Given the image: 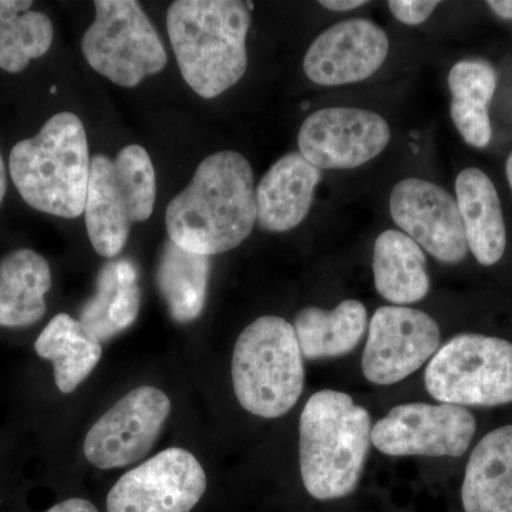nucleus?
<instances>
[{
    "mask_svg": "<svg viewBox=\"0 0 512 512\" xmlns=\"http://www.w3.org/2000/svg\"><path fill=\"white\" fill-rule=\"evenodd\" d=\"M255 222L254 171L237 151H220L205 158L188 187L165 211L171 241L204 256L239 247L251 235Z\"/></svg>",
    "mask_w": 512,
    "mask_h": 512,
    "instance_id": "1",
    "label": "nucleus"
},
{
    "mask_svg": "<svg viewBox=\"0 0 512 512\" xmlns=\"http://www.w3.org/2000/svg\"><path fill=\"white\" fill-rule=\"evenodd\" d=\"M251 13L238 0H177L167 29L185 82L198 96L214 99L244 77Z\"/></svg>",
    "mask_w": 512,
    "mask_h": 512,
    "instance_id": "2",
    "label": "nucleus"
},
{
    "mask_svg": "<svg viewBox=\"0 0 512 512\" xmlns=\"http://www.w3.org/2000/svg\"><path fill=\"white\" fill-rule=\"evenodd\" d=\"M372 417L349 394H312L299 419V463L306 491L338 500L356 490L372 444Z\"/></svg>",
    "mask_w": 512,
    "mask_h": 512,
    "instance_id": "3",
    "label": "nucleus"
},
{
    "mask_svg": "<svg viewBox=\"0 0 512 512\" xmlns=\"http://www.w3.org/2000/svg\"><path fill=\"white\" fill-rule=\"evenodd\" d=\"M86 128L76 114L57 113L37 136L10 151L9 171L30 207L74 220L84 214L90 178Z\"/></svg>",
    "mask_w": 512,
    "mask_h": 512,
    "instance_id": "4",
    "label": "nucleus"
},
{
    "mask_svg": "<svg viewBox=\"0 0 512 512\" xmlns=\"http://www.w3.org/2000/svg\"><path fill=\"white\" fill-rule=\"evenodd\" d=\"M232 384L239 404L264 419L284 416L301 399L303 355L291 323L266 315L244 329L232 355Z\"/></svg>",
    "mask_w": 512,
    "mask_h": 512,
    "instance_id": "5",
    "label": "nucleus"
},
{
    "mask_svg": "<svg viewBox=\"0 0 512 512\" xmlns=\"http://www.w3.org/2000/svg\"><path fill=\"white\" fill-rule=\"evenodd\" d=\"M156 198V170L146 148L130 144L114 160L106 154L93 156L84 217L97 254L116 258L131 227L151 217Z\"/></svg>",
    "mask_w": 512,
    "mask_h": 512,
    "instance_id": "6",
    "label": "nucleus"
},
{
    "mask_svg": "<svg viewBox=\"0 0 512 512\" xmlns=\"http://www.w3.org/2000/svg\"><path fill=\"white\" fill-rule=\"evenodd\" d=\"M424 384L440 403L463 407L512 403V343L477 333L454 336L431 357Z\"/></svg>",
    "mask_w": 512,
    "mask_h": 512,
    "instance_id": "7",
    "label": "nucleus"
},
{
    "mask_svg": "<svg viewBox=\"0 0 512 512\" xmlns=\"http://www.w3.org/2000/svg\"><path fill=\"white\" fill-rule=\"evenodd\" d=\"M96 18L84 33L82 52L101 76L136 87L163 72L167 52L153 23L136 0H96Z\"/></svg>",
    "mask_w": 512,
    "mask_h": 512,
    "instance_id": "8",
    "label": "nucleus"
},
{
    "mask_svg": "<svg viewBox=\"0 0 512 512\" xmlns=\"http://www.w3.org/2000/svg\"><path fill=\"white\" fill-rule=\"evenodd\" d=\"M477 421L456 404L406 403L393 407L372 429V444L393 457H461Z\"/></svg>",
    "mask_w": 512,
    "mask_h": 512,
    "instance_id": "9",
    "label": "nucleus"
},
{
    "mask_svg": "<svg viewBox=\"0 0 512 512\" xmlns=\"http://www.w3.org/2000/svg\"><path fill=\"white\" fill-rule=\"evenodd\" d=\"M170 412L171 402L163 390L153 386L131 390L93 424L84 440V456L101 470L143 460L157 443Z\"/></svg>",
    "mask_w": 512,
    "mask_h": 512,
    "instance_id": "10",
    "label": "nucleus"
},
{
    "mask_svg": "<svg viewBox=\"0 0 512 512\" xmlns=\"http://www.w3.org/2000/svg\"><path fill=\"white\" fill-rule=\"evenodd\" d=\"M205 490L200 461L184 448H167L113 485L107 512H191Z\"/></svg>",
    "mask_w": 512,
    "mask_h": 512,
    "instance_id": "11",
    "label": "nucleus"
},
{
    "mask_svg": "<svg viewBox=\"0 0 512 512\" xmlns=\"http://www.w3.org/2000/svg\"><path fill=\"white\" fill-rule=\"evenodd\" d=\"M367 330L363 375L383 386L413 375L440 349L439 325L419 309L382 306L370 319Z\"/></svg>",
    "mask_w": 512,
    "mask_h": 512,
    "instance_id": "12",
    "label": "nucleus"
},
{
    "mask_svg": "<svg viewBox=\"0 0 512 512\" xmlns=\"http://www.w3.org/2000/svg\"><path fill=\"white\" fill-rule=\"evenodd\" d=\"M390 127L373 111L330 107L315 111L299 130V153L318 170H349L389 146Z\"/></svg>",
    "mask_w": 512,
    "mask_h": 512,
    "instance_id": "13",
    "label": "nucleus"
},
{
    "mask_svg": "<svg viewBox=\"0 0 512 512\" xmlns=\"http://www.w3.org/2000/svg\"><path fill=\"white\" fill-rule=\"evenodd\" d=\"M390 214L397 227L443 264H458L468 245L457 201L440 185L404 178L390 194Z\"/></svg>",
    "mask_w": 512,
    "mask_h": 512,
    "instance_id": "14",
    "label": "nucleus"
},
{
    "mask_svg": "<svg viewBox=\"0 0 512 512\" xmlns=\"http://www.w3.org/2000/svg\"><path fill=\"white\" fill-rule=\"evenodd\" d=\"M389 55V37L372 20L349 19L316 37L303 70L320 86H345L369 79Z\"/></svg>",
    "mask_w": 512,
    "mask_h": 512,
    "instance_id": "15",
    "label": "nucleus"
},
{
    "mask_svg": "<svg viewBox=\"0 0 512 512\" xmlns=\"http://www.w3.org/2000/svg\"><path fill=\"white\" fill-rule=\"evenodd\" d=\"M322 171L301 153H288L256 188V222L269 232H286L308 217Z\"/></svg>",
    "mask_w": 512,
    "mask_h": 512,
    "instance_id": "16",
    "label": "nucleus"
},
{
    "mask_svg": "<svg viewBox=\"0 0 512 512\" xmlns=\"http://www.w3.org/2000/svg\"><path fill=\"white\" fill-rule=\"evenodd\" d=\"M456 194L468 249L481 265L497 264L507 247V231L493 181L480 168H466L458 174Z\"/></svg>",
    "mask_w": 512,
    "mask_h": 512,
    "instance_id": "17",
    "label": "nucleus"
},
{
    "mask_svg": "<svg viewBox=\"0 0 512 512\" xmlns=\"http://www.w3.org/2000/svg\"><path fill=\"white\" fill-rule=\"evenodd\" d=\"M461 500L466 512H512V424L485 434L474 448Z\"/></svg>",
    "mask_w": 512,
    "mask_h": 512,
    "instance_id": "18",
    "label": "nucleus"
},
{
    "mask_svg": "<svg viewBox=\"0 0 512 512\" xmlns=\"http://www.w3.org/2000/svg\"><path fill=\"white\" fill-rule=\"evenodd\" d=\"M52 271L45 256L32 249L10 252L0 261V326L25 328L46 313Z\"/></svg>",
    "mask_w": 512,
    "mask_h": 512,
    "instance_id": "19",
    "label": "nucleus"
},
{
    "mask_svg": "<svg viewBox=\"0 0 512 512\" xmlns=\"http://www.w3.org/2000/svg\"><path fill=\"white\" fill-rule=\"evenodd\" d=\"M376 291L396 306L426 298L430 291L426 255L412 238L396 229L377 237L373 252Z\"/></svg>",
    "mask_w": 512,
    "mask_h": 512,
    "instance_id": "20",
    "label": "nucleus"
},
{
    "mask_svg": "<svg viewBox=\"0 0 512 512\" xmlns=\"http://www.w3.org/2000/svg\"><path fill=\"white\" fill-rule=\"evenodd\" d=\"M137 278V268L128 259H116L101 269L96 293L80 312V322L99 342L136 322L141 299Z\"/></svg>",
    "mask_w": 512,
    "mask_h": 512,
    "instance_id": "21",
    "label": "nucleus"
},
{
    "mask_svg": "<svg viewBox=\"0 0 512 512\" xmlns=\"http://www.w3.org/2000/svg\"><path fill=\"white\" fill-rule=\"evenodd\" d=\"M37 355L52 362L57 389L73 393L99 365L101 342L80 320L59 313L47 323L35 343Z\"/></svg>",
    "mask_w": 512,
    "mask_h": 512,
    "instance_id": "22",
    "label": "nucleus"
},
{
    "mask_svg": "<svg viewBox=\"0 0 512 512\" xmlns=\"http://www.w3.org/2000/svg\"><path fill=\"white\" fill-rule=\"evenodd\" d=\"M451 119L467 144L484 148L493 137L488 104L497 89V73L485 60H461L448 74Z\"/></svg>",
    "mask_w": 512,
    "mask_h": 512,
    "instance_id": "23",
    "label": "nucleus"
},
{
    "mask_svg": "<svg viewBox=\"0 0 512 512\" xmlns=\"http://www.w3.org/2000/svg\"><path fill=\"white\" fill-rule=\"evenodd\" d=\"M369 328L365 305L343 301L332 311L308 306L296 315L295 329L299 348L306 359L348 355Z\"/></svg>",
    "mask_w": 512,
    "mask_h": 512,
    "instance_id": "24",
    "label": "nucleus"
},
{
    "mask_svg": "<svg viewBox=\"0 0 512 512\" xmlns=\"http://www.w3.org/2000/svg\"><path fill=\"white\" fill-rule=\"evenodd\" d=\"M210 256L194 254L165 242L157 269V285L171 318L178 323H190L200 318L207 301L210 281Z\"/></svg>",
    "mask_w": 512,
    "mask_h": 512,
    "instance_id": "25",
    "label": "nucleus"
},
{
    "mask_svg": "<svg viewBox=\"0 0 512 512\" xmlns=\"http://www.w3.org/2000/svg\"><path fill=\"white\" fill-rule=\"evenodd\" d=\"M32 6L30 0H0V69L5 72H23L52 46V20L32 12Z\"/></svg>",
    "mask_w": 512,
    "mask_h": 512,
    "instance_id": "26",
    "label": "nucleus"
},
{
    "mask_svg": "<svg viewBox=\"0 0 512 512\" xmlns=\"http://www.w3.org/2000/svg\"><path fill=\"white\" fill-rule=\"evenodd\" d=\"M439 5L440 2L433 0H390L387 3L394 18L410 26L426 22Z\"/></svg>",
    "mask_w": 512,
    "mask_h": 512,
    "instance_id": "27",
    "label": "nucleus"
},
{
    "mask_svg": "<svg viewBox=\"0 0 512 512\" xmlns=\"http://www.w3.org/2000/svg\"><path fill=\"white\" fill-rule=\"evenodd\" d=\"M46 512H99V510L84 498H69V500L56 504L55 507Z\"/></svg>",
    "mask_w": 512,
    "mask_h": 512,
    "instance_id": "28",
    "label": "nucleus"
},
{
    "mask_svg": "<svg viewBox=\"0 0 512 512\" xmlns=\"http://www.w3.org/2000/svg\"><path fill=\"white\" fill-rule=\"evenodd\" d=\"M366 3L365 0H322L319 5L329 10H335V12H348V10L359 8Z\"/></svg>",
    "mask_w": 512,
    "mask_h": 512,
    "instance_id": "29",
    "label": "nucleus"
},
{
    "mask_svg": "<svg viewBox=\"0 0 512 512\" xmlns=\"http://www.w3.org/2000/svg\"><path fill=\"white\" fill-rule=\"evenodd\" d=\"M487 5L495 15L505 20H512V0H490Z\"/></svg>",
    "mask_w": 512,
    "mask_h": 512,
    "instance_id": "30",
    "label": "nucleus"
},
{
    "mask_svg": "<svg viewBox=\"0 0 512 512\" xmlns=\"http://www.w3.org/2000/svg\"><path fill=\"white\" fill-rule=\"evenodd\" d=\"M6 188H8V177H6V167L3 158L0 156V204L5 198Z\"/></svg>",
    "mask_w": 512,
    "mask_h": 512,
    "instance_id": "31",
    "label": "nucleus"
},
{
    "mask_svg": "<svg viewBox=\"0 0 512 512\" xmlns=\"http://www.w3.org/2000/svg\"><path fill=\"white\" fill-rule=\"evenodd\" d=\"M505 171H507L508 183H510L512 188V154L510 157H508L507 167H505Z\"/></svg>",
    "mask_w": 512,
    "mask_h": 512,
    "instance_id": "32",
    "label": "nucleus"
}]
</instances>
